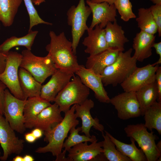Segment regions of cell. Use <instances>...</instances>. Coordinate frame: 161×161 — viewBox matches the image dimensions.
Segmentation results:
<instances>
[{"label":"cell","instance_id":"cell-21","mask_svg":"<svg viewBox=\"0 0 161 161\" xmlns=\"http://www.w3.org/2000/svg\"><path fill=\"white\" fill-rule=\"evenodd\" d=\"M156 36L142 31L137 33L133 38L132 47L134 50L133 55L137 61L143 62L152 55V46Z\"/></svg>","mask_w":161,"mask_h":161},{"label":"cell","instance_id":"cell-7","mask_svg":"<svg viewBox=\"0 0 161 161\" xmlns=\"http://www.w3.org/2000/svg\"><path fill=\"white\" fill-rule=\"evenodd\" d=\"M91 13L89 7L85 5L84 0H79L76 6H72L67 12V23L71 27L72 49L75 55L80 38L89 28L86 21Z\"/></svg>","mask_w":161,"mask_h":161},{"label":"cell","instance_id":"cell-6","mask_svg":"<svg viewBox=\"0 0 161 161\" xmlns=\"http://www.w3.org/2000/svg\"><path fill=\"white\" fill-rule=\"evenodd\" d=\"M21 54L20 67L29 72L41 84L58 69L48 55L44 57L38 56L27 49L23 50Z\"/></svg>","mask_w":161,"mask_h":161},{"label":"cell","instance_id":"cell-41","mask_svg":"<svg viewBox=\"0 0 161 161\" xmlns=\"http://www.w3.org/2000/svg\"><path fill=\"white\" fill-rule=\"evenodd\" d=\"M31 132L37 139L41 137L44 133L41 129L38 128H35Z\"/></svg>","mask_w":161,"mask_h":161},{"label":"cell","instance_id":"cell-22","mask_svg":"<svg viewBox=\"0 0 161 161\" xmlns=\"http://www.w3.org/2000/svg\"><path fill=\"white\" fill-rule=\"evenodd\" d=\"M105 28V37L109 47L124 51V45L129 40L117 19L113 22H108Z\"/></svg>","mask_w":161,"mask_h":161},{"label":"cell","instance_id":"cell-8","mask_svg":"<svg viewBox=\"0 0 161 161\" xmlns=\"http://www.w3.org/2000/svg\"><path fill=\"white\" fill-rule=\"evenodd\" d=\"M5 55L6 65L4 71L0 74V80L15 97L21 100H26L20 86L18 76L22 55L16 52L10 51Z\"/></svg>","mask_w":161,"mask_h":161},{"label":"cell","instance_id":"cell-19","mask_svg":"<svg viewBox=\"0 0 161 161\" xmlns=\"http://www.w3.org/2000/svg\"><path fill=\"white\" fill-rule=\"evenodd\" d=\"M94 27V29L89 27L87 31L88 35L82 42L86 47L85 52L90 56L97 54L109 48L105 39L104 29L101 28L98 25Z\"/></svg>","mask_w":161,"mask_h":161},{"label":"cell","instance_id":"cell-48","mask_svg":"<svg viewBox=\"0 0 161 161\" xmlns=\"http://www.w3.org/2000/svg\"><path fill=\"white\" fill-rule=\"evenodd\" d=\"M32 0V2H33V3L36 0Z\"/></svg>","mask_w":161,"mask_h":161},{"label":"cell","instance_id":"cell-39","mask_svg":"<svg viewBox=\"0 0 161 161\" xmlns=\"http://www.w3.org/2000/svg\"><path fill=\"white\" fill-rule=\"evenodd\" d=\"M6 65V55L0 52V74L4 71L5 67Z\"/></svg>","mask_w":161,"mask_h":161},{"label":"cell","instance_id":"cell-2","mask_svg":"<svg viewBox=\"0 0 161 161\" xmlns=\"http://www.w3.org/2000/svg\"><path fill=\"white\" fill-rule=\"evenodd\" d=\"M79 124L75 114V106L73 105L65 113L62 120L51 129L44 132V140L48 143L46 146L39 147L35 150L38 153H51L56 157L55 161H61V151L65 139L70 129Z\"/></svg>","mask_w":161,"mask_h":161},{"label":"cell","instance_id":"cell-14","mask_svg":"<svg viewBox=\"0 0 161 161\" xmlns=\"http://www.w3.org/2000/svg\"><path fill=\"white\" fill-rule=\"evenodd\" d=\"M58 106L55 103L44 109L32 121L25 126L26 128H38L44 132L49 131L63 120Z\"/></svg>","mask_w":161,"mask_h":161},{"label":"cell","instance_id":"cell-1","mask_svg":"<svg viewBox=\"0 0 161 161\" xmlns=\"http://www.w3.org/2000/svg\"><path fill=\"white\" fill-rule=\"evenodd\" d=\"M50 42L45 47L56 67L64 72L74 74L80 65L72 51V42L66 38L64 32L57 35L53 31L49 32Z\"/></svg>","mask_w":161,"mask_h":161},{"label":"cell","instance_id":"cell-28","mask_svg":"<svg viewBox=\"0 0 161 161\" xmlns=\"http://www.w3.org/2000/svg\"><path fill=\"white\" fill-rule=\"evenodd\" d=\"M23 0H0V22L5 27L13 23Z\"/></svg>","mask_w":161,"mask_h":161},{"label":"cell","instance_id":"cell-33","mask_svg":"<svg viewBox=\"0 0 161 161\" xmlns=\"http://www.w3.org/2000/svg\"><path fill=\"white\" fill-rule=\"evenodd\" d=\"M114 4L120 15L121 18L124 21L127 22L131 19L136 18L133 12L130 0H115Z\"/></svg>","mask_w":161,"mask_h":161},{"label":"cell","instance_id":"cell-23","mask_svg":"<svg viewBox=\"0 0 161 161\" xmlns=\"http://www.w3.org/2000/svg\"><path fill=\"white\" fill-rule=\"evenodd\" d=\"M18 76L20 86L26 99L30 97H40L41 84L22 68L19 67Z\"/></svg>","mask_w":161,"mask_h":161},{"label":"cell","instance_id":"cell-42","mask_svg":"<svg viewBox=\"0 0 161 161\" xmlns=\"http://www.w3.org/2000/svg\"><path fill=\"white\" fill-rule=\"evenodd\" d=\"M91 2L94 3H98L103 2H107L110 4H114L115 0H90Z\"/></svg>","mask_w":161,"mask_h":161},{"label":"cell","instance_id":"cell-35","mask_svg":"<svg viewBox=\"0 0 161 161\" xmlns=\"http://www.w3.org/2000/svg\"><path fill=\"white\" fill-rule=\"evenodd\" d=\"M153 19L157 27L158 36H161V4H155L150 7Z\"/></svg>","mask_w":161,"mask_h":161},{"label":"cell","instance_id":"cell-12","mask_svg":"<svg viewBox=\"0 0 161 161\" xmlns=\"http://www.w3.org/2000/svg\"><path fill=\"white\" fill-rule=\"evenodd\" d=\"M159 65L149 64L137 67L120 85L125 92H135L143 86L155 81L156 71Z\"/></svg>","mask_w":161,"mask_h":161},{"label":"cell","instance_id":"cell-3","mask_svg":"<svg viewBox=\"0 0 161 161\" xmlns=\"http://www.w3.org/2000/svg\"><path fill=\"white\" fill-rule=\"evenodd\" d=\"M132 48L120 52L115 61L106 67L101 74L104 86L120 84L137 67V61L133 55Z\"/></svg>","mask_w":161,"mask_h":161},{"label":"cell","instance_id":"cell-34","mask_svg":"<svg viewBox=\"0 0 161 161\" xmlns=\"http://www.w3.org/2000/svg\"><path fill=\"white\" fill-rule=\"evenodd\" d=\"M29 17L30 24L28 32L35 26L40 24L52 25L51 23L43 20L38 15L31 0H23Z\"/></svg>","mask_w":161,"mask_h":161},{"label":"cell","instance_id":"cell-24","mask_svg":"<svg viewBox=\"0 0 161 161\" xmlns=\"http://www.w3.org/2000/svg\"><path fill=\"white\" fill-rule=\"evenodd\" d=\"M135 92L140 105L141 116H143L146 109L157 101L158 91L155 81Z\"/></svg>","mask_w":161,"mask_h":161},{"label":"cell","instance_id":"cell-17","mask_svg":"<svg viewBox=\"0 0 161 161\" xmlns=\"http://www.w3.org/2000/svg\"><path fill=\"white\" fill-rule=\"evenodd\" d=\"M97 140L88 145L87 142L80 143L68 151L65 161H95L97 157L103 153L102 141Z\"/></svg>","mask_w":161,"mask_h":161},{"label":"cell","instance_id":"cell-15","mask_svg":"<svg viewBox=\"0 0 161 161\" xmlns=\"http://www.w3.org/2000/svg\"><path fill=\"white\" fill-rule=\"evenodd\" d=\"M86 3L92 14L90 28L93 29L98 25L104 28L108 22H113L116 19L117 10L114 4H110L106 2L94 3L90 0H86Z\"/></svg>","mask_w":161,"mask_h":161},{"label":"cell","instance_id":"cell-36","mask_svg":"<svg viewBox=\"0 0 161 161\" xmlns=\"http://www.w3.org/2000/svg\"><path fill=\"white\" fill-rule=\"evenodd\" d=\"M155 81L158 91L157 101L161 102V66H159L156 71Z\"/></svg>","mask_w":161,"mask_h":161},{"label":"cell","instance_id":"cell-40","mask_svg":"<svg viewBox=\"0 0 161 161\" xmlns=\"http://www.w3.org/2000/svg\"><path fill=\"white\" fill-rule=\"evenodd\" d=\"M24 138L26 141L30 143H33L37 140L31 132L27 133L25 134Z\"/></svg>","mask_w":161,"mask_h":161},{"label":"cell","instance_id":"cell-44","mask_svg":"<svg viewBox=\"0 0 161 161\" xmlns=\"http://www.w3.org/2000/svg\"><path fill=\"white\" fill-rule=\"evenodd\" d=\"M13 161H23V157L19 155H17L14 157Z\"/></svg>","mask_w":161,"mask_h":161},{"label":"cell","instance_id":"cell-38","mask_svg":"<svg viewBox=\"0 0 161 161\" xmlns=\"http://www.w3.org/2000/svg\"><path fill=\"white\" fill-rule=\"evenodd\" d=\"M152 47L155 49L156 53L159 55V58L157 62L152 64L154 66L159 65L161 64V42H154L153 45Z\"/></svg>","mask_w":161,"mask_h":161},{"label":"cell","instance_id":"cell-46","mask_svg":"<svg viewBox=\"0 0 161 161\" xmlns=\"http://www.w3.org/2000/svg\"><path fill=\"white\" fill-rule=\"evenodd\" d=\"M155 4H161V0H150Z\"/></svg>","mask_w":161,"mask_h":161},{"label":"cell","instance_id":"cell-18","mask_svg":"<svg viewBox=\"0 0 161 161\" xmlns=\"http://www.w3.org/2000/svg\"><path fill=\"white\" fill-rule=\"evenodd\" d=\"M75 114L77 118H80L82 120L81 132L89 137H91L90 131L92 127L103 133V126L99 123V119L92 117L90 110L94 106V101L91 99H87L80 104H75Z\"/></svg>","mask_w":161,"mask_h":161},{"label":"cell","instance_id":"cell-5","mask_svg":"<svg viewBox=\"0 0 161 161\" xmlns=\"http://www.w3.org/2000/svg\"><path fill=\"white\" fill-rule=\"evenodd\" d=\"M73 77L72 80L58 93L54 101L61 112L64 113L72 105L82 103L90 94V89L82 83L79 77L74 75Z\"/></svg>","mask_w":161,"mask_h":161},{"label":"cell","instance_id":"cell-29","mask_svg":"<svg viewBox=\"0 0 161 161\" xmlns=\"http://www.w3.org/2000/svg\"><path fill=\"white\" fill-rule=\"evenodd\" d=\"M144 124L145 127L151 131L156 130L161 134V102L156 101L145 112Z\"/></svg>","mask_w":161,"mask_h":161},{"label":"cell","instance_id":"cell-37","mask_svg":"<svg viewBox=\"0 0 161 161\" xmlns=\"http://www.w3.org/2000/svg\"><path fill=\"white\" fill-rule=\"evenodd\" d=\"M6 86L0 80V115H3V108L4 101L5 91Z\"/></svg>","mask_w":161,"mask_h":161},{"label":"cell","instance_id":"cell-49","mask_svg":"<svg viewBox=\"0 0 161 161\" xmlns=\"http://www.w3.org/2000/svg\"><path fill=\"white\" fill-rule=\"evenodd\" d=\"M1 156V152L0 151V157Z\"/></svg>","mask_w":161,"mask_h":161},{"label":"cell","instance_id":"cell-20","mask_svg":"<svg viewBox=\"0 0 161 161\" xmlns=\"http://www.w3.org/2000/svg\"><path fill=\"white\" fill-rule=\"evenodd\" d=\"M120 52L118 49L109 48L95 55H89L87 58L85 67L100 75L106 67L115 61Z\"/></svg>","mask_w":161,"mask_h":161},{"label":"cell","instance_id":"cell-50","mask_svg":"<svg viewBox=\"0 0 161 161\" xmlns=\"http://www.w3.org/2000/svg\"></svg>","mask_w":161,"mask_h":161},{"label":"cell","instance_id":"cell-10","mask_svg":"<svg viewBox=\"0 0 161 161\" xmlns=\"http://www.w3.org/2000/svg\"><path fill=\"white\" fill-rule=\"evenodd\" d=\"M14 130L3 115H0V144L3 154L0 157L2 161L6 160L12 154H20L24 147V140L16 136Z\"/></svg>","mask_w":161,"mask_h":161},{"label":"cell","instance_id":"cell-9","mask_svg":"<svg viewBox=\"0 0 161 161\" xmlns=\"http://www.w3.org/2000/svg\"><path fill=\"white\" fill-rule=\"evenodd\" d=\"M25 101L17 98L8 89H5L3 115L11 127L20 134L23 133L26 129L23 114Z\"/></svg>","mask_w":161,"mask_h":161},{"label":"cell","instance_id":"cell-26","mask_svg":"<svg viewBox=\"0 0 161 161\" xmlns=\"http://www.w3.org/2000/svg\"><path fill=\"white\" fill-rule=\"evenodd\" d=\"M38 32V31L31 30L23 36L18 37L13 36L7 39L0 44V52L6 55L12 48L18 46H24L27 49L31 50Z\"/></svg>","mask_w":161,"mask_h":161},{"label":"cell","instance_id":"cell-25","mask_svg":"<svg viewBox=\"0 0 161 161\" xmlns=\"http://www.w3.org/2000/svg\"><path fill=\"white\" fill-rule=\"evenodd\" d=\"M111 140L115 145L116 148L124 155L130 158L131 161H147L146 157L141 149L136 146L135 141L130 137L131 143L126 144L116 139L109 133L105 131Z\"/></svg>","mask_w":161,"mask_h":161},{"label":"cell","instance_id":"cell-11","mask_svg":"<svg viewBox=\"0 0 161 161\" xmlns=\"http://www.w3.org/2000/svg\"><path fill=\"white\" fill-rule=\"evenodd\" d=\"M110 103L114 106L118 117L121 120L141 116L140 105L134 92L124 91L110 98Z\"/></svg>","mask_w":161,"mask_h":161},{"label":"cell","instance_id":"cell-45","mask_svg":"<svg viewBox=\"0 0 161 161\" xmlns=\"http://www.w3.org/2000/svg\"><path fill=\"white\" fill-rule=\"evenodd\" d=\"M45 1V0H36L34 2L33 4L36 5H39L41 3Z\"/></svg>","mask_w":161,"mask_h":161},{"label":"cell","instance_id":"cell-16","mask_svg":"<svg viewBox=\"0 0 161 161\" xmlns=\"http://www.w3.org/2000/svg\"><path fill=\"white\" fill-rule=\"evenodd\" d=\"M74 75L58 69L49 80L42 85L40 97L49 102H54L58 93L69 82Z\"/></svg>","mask_w":161,"mask_h":161},{"label":"cell","instance_id":"cell-4","mask_svg":"<svg viewBox=\"0 0 161 161\" xmlns=\"http://www.w3.org/2000/svg\"><path fill=\"white\" fill-rule=\"evenodd\" d=\"M142 123L128 125L124 129L127 137L133 138L143 152L147 161H158L161 158V151L158 148L154 132H149Z\"/></svg>","mask_w":161,"mask_h":161},{"label":"cell","instance_id":"cell-32","mask_svg":"<svg viewBox=\"0 0 161 161\" xmlns=\"http://www.w3.org/2000/svg\"><path fill=\"white\" fill-rule=\"evenodd\" d=\"M102 134L103 140L102 141L103 154L106 159L109 161H131L128 157L119 151L108 135Z\"/></svg>","mask_w":161,"mask_h":161},{"label":"cell","instance_id":"cell-47","mask_svg":"<svg viewBox=\"0 0 161 161\" xmlns=\"http://www.w3.org/2000/svg\"><path fill=\"white\" fill-rule=\"evenodd\" d=\"M158 148L161 151V140L159 141L157 144H156Z\"/></svg>","mask_w":161,"mask_h":161},{"label":"cell","instance_id":"cell-43","mask_svg":"<svg viewBox=\"0 0 161 161\" xmlns=\"http://www.w3.org/2000/svg\"><path fill=\"white\" fill-rule=\"evenodd\" d=\"M34 160L33 157L30 155L27 154L23 157V161H33Z\"/></svg>","mask_w":161,"mask_h":161},{"label":"cell","instance_id":"cell-30","mask_svg":"<svg viewBox=\"0 0 161 161\" xmlns=\"http://www.w3.org/2000/svg\"><path fill=\"white\" fill-rule=\"evenodd\" d=\"M81 130V127H78L77 128L74 126L69 130L70 134L68 138L64 141L62 148L64 149L61 153V161H65L66 153L72 147L80 143L89 142L92 143L97 140L96 137L94 135L91 137H89L85 135H80L79 132Z\"/></svg>","mask_w":161,"mask_h":161},{"label":"cell","instance_id":"cell-13","mask_svg":"<svg viewBox=\"0 0 161 161\" xmlns=\"http://www.w3.org/2000/svg\"><path fill=\"white\" fill-rule=\"evenodd\" d=\"M75 73L85 85L93 91L95 97L100 102L110 103V98L104 88L101 75L96 74L82 65H80Z\"/></svg>","mask_w":161,"mask_h":161},{"label":"cell","instance_id":"cell-31","mask_svg":"<svg viewBox=\"0 0 161 161\" xmlns=\"http://www.w3.org/2000/svg\"><path fill=\"white\" fill-rule=\"evenodd\" d=\"M136 18L140 30L152 35L157 32V27L149 8H139L138 17Z\"/></svg>","mask_w":161,"mask_h":161},{"label":"cell","instance_id":"cell-27","mask_svg":"<svg viewBox=\"0 0 161 161\" xmlns=\"http://www.w3.org/2000/svg\"><path fill=\"white\" fill-rule=\"evenodd\" d=\"M51 104L50 102L40 97L28 98L26 100L23 111L25 126L33 120L44 109Z\"/></svg>","mask_w":161,"mask_h":161}]
</instances>
